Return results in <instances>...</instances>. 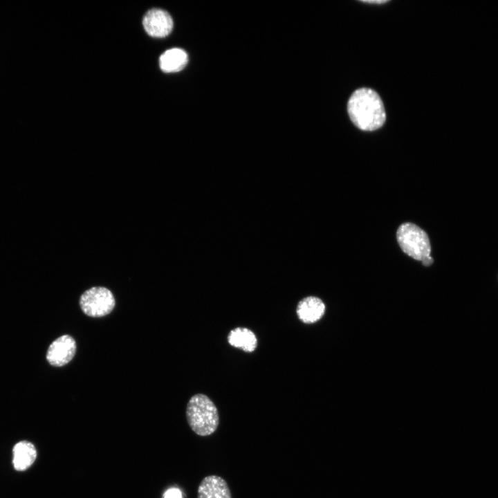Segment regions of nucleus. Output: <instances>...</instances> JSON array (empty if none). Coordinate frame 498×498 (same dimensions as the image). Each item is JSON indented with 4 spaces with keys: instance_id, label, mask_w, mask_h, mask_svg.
<instances>
[{
    "instance_id": "8",
    "label": "nucleus",
    "mask_w": 498,
    "mask_h": 498,
    "mask_svg": "<svg viewBox=\"0 0 498 498\" xmlns=\"http://www.w3.org/2000/svg\"><path fill=\"white\" fill-rule=\"evenodd\" d=\"M296 312L300 320L311 324L319 320L325 312L322 300L315 296L303 298L297 304Z\"/></svg>"
},
{
    "instance_id": "11",
    "label": "nucleus",
    "mask_w": 498,
    "mask_h": 498,
    "mask_svg": "<svg viewBox=\"0 0 498 498\" xmlns=\"http://www.w3.org/2000/svg\"><path fill=\"white\" fill-rule=\"evenodd\" d=\"M228 343L246 352H252L257 346L255 334L249 329L237 327L230 331L228 335Z\"/></svg>"
},
{
    "instance_id": "5",
    "label": "nucleus",
    "mask_w": 498,
    "mask_h": 498,
    "mask_svg": "<svg viewBox=\"0 0 498 498\" xmlns=\"http://www.w3.org/2000/svg\"><path fill=\"white\" fill-rule=\"evenodd\" d=\"M76 348L74 338L69 335H63L50 344L46 352V360L53 366H64L73 359Z\"/></svg>"
},
{
    "instance_id": "3",
    "label": "nucleus",
    "mask_w": 498,
    "mask_h": 498,
    "mask_svg": "<svg viewBox=\"0 0 498 498\" xmlns=\"http://www.w3.org/2000/svg\"><path fill=\"white\" fill-rule=\"evenodd\" d=\"M396 238L400 248L407 255L421 261L426 266L433 263L429 237L418 225L408 222L401 224L398 228Z\"/></svg>"
},
{
    "instance_id": "10",
    "label": "nucleus",
    "mask_w": 498,
    "mask_h": 498,
    "mask_svg": "<svg viewBox=\"0 0 498 498\" xmlns=\"http://www.w3.org/2000/svg\"><path fill=\"white\" fill-rule=\"evenodd\" d=\"M188 57L186 52L178 48H174L163 53L159 59L161 70L166 73L181 71L187 64Z\"/></svg>"
},
{
    "instance_id": "4",
    "label": "nucleus",
    "mask_w": 498,
    "mask_h": 498,
    "mask_svg": "<svg viewBox=\"0 0 498 498\" xmlns=\"http://www.w3.org/2000/svg\"><path fill=\"white\" fill-rule=\"evenodd\" d=\"M80 306L84 314L100 317L110 313L116 300L112 292L103 286H93L86 290L80 297Z\"/></svg>"
},
{
    "instance_id": "12",
    "label": "nucleus",
    "mask_w": 498,
    "mask_h": 498,
    "mask_svg": "<svg viewBox=\"0 0 498 498\" xmlns=\"http://www.w3.org/2000/svg\"><path fill=\"white\" fill-rule=\"evenodd\" d=\"M163 498H182V493L179 489L172 488L164 493Z\"/></svg>"
},
{
    "instance_id": "7",
    "label": "nucleus",
    "mask_w": 498,
    "mask_h": 498,
    "mask_svg": "<svg viewBox=\"0 0 498 498\" xmlns=\"http://www.w3.org/2000/svg\"><path fill=\"white\" fill-rule=\"evenodd\" d=\"M197 498H232V495L225 479L217 475H209L201 481Z\"/></svg>"
},
{
    "instance_id": "1",
    "label": "nucleus",
    "mask_w": 498,
    "mask_h": 498,
    "mask_svg": "<svg viewBox=\"0 0 498 498\" xmlns=\"http://www.w3.org/2000/svg\"><path fill=\"white\" fill-rule=\"evenodd\" d=\"M347 111L352 122L362 131H375L380 128L386 120L380 97L369 88H360L352 93L347 103Z\"/></svg>"
},
{
    "instance_id": "13",
    "label": "nucleus",
    "mask_w": 498,
    "mask_h": 498,
    "mask_svg": "<svg viewBox=\"0 0 498 498\" xmlns=\"http://www.w3.org/2000/svg\"><path fill=\"white\" fill-rule=\"evenodd\" d=\"M362 2L369 3H378V4H380V3H387L388 1H386V0H382V1H380H380H362Z\"/></svg>"
},
{
    "instance_id": "9",
    "label": "nucleus",
    "mask_w": 498,
    "mask_h": 498,
    "mask_svg": "<svg viewBox=\"0 0 498 498\" xmlns=\"http://www.w3.org/2000/svg\"><path fill=\"white\" fill-rule=\"evenodd\" d=\"M12 454L14 468L19 471H23L30 468L37 457L35 445L26 441L17 443L13 448Z\"/></svg>"
},
{
    "instance_id": "2",
    "label": "nucleus",
    "mask_w": 498,
    "mask_h": 498,
    "mask_svg": "<svg viewBox=\"0 0 498 498\" xmlns=\"http://www.w3.org/2000/svg\"><path fill=\"white\" fill-rule=\"evenodd\" d=\"M186 418L192 430L201 436L212 434L219 424L216 405L203 394H197L191 397L186 407Z\"/></svg>"
},
{
    "instance_id": "6",
    "label": "nucleus",
    "mask_w": 498,
    "mask_h": 498,
    "mask_svg": "<svg viewBox=\"0 0 498 498\" xmlns=\"http://www.w3.org/2000/svg\"><path fill=\"white\" fill-rule=\"evenodd\" d=\"M142 24L145 31L154 37H165L172 31L173 20L169 14L161 9L149 10L144 16Z\"/></svg>"
}]
</instances>
